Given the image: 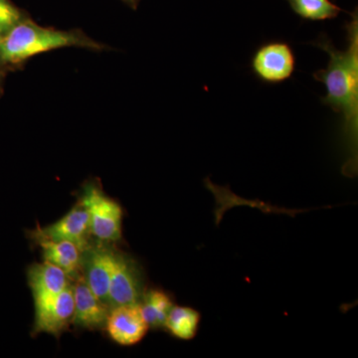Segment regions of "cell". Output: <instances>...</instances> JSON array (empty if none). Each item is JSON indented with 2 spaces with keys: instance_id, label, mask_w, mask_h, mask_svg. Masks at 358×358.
I'll return each mask as SVG.
<instances>
[{
  "instance_id": "6da1fadb",
  "label": "cell",
  "mask_w": 358,
  "mask_h": 358,
  "mask_svg": "<svg viewBox=\"0 0 358 358\" xmlns=\"http://www.w3.org/2000/svg\"><path fill=\"white\" fill-rule=\"evenodd\" d=\"M345 49L336 48L331 37L322 33L313 46L329 54L324 69L313 73V78L326 86L322 103L341 117V140L345 152L341 173L353 178L358 171V13L350 14L345 23Z\"/></svg>"
},
{
  "instance_id": "7a4b0ae2",
  "label": "cell",
  "mask_w": 358,
  "mask_h": 358,
  "mask_svg": "<svg viewBox=\"0 0 358 358\" xmlns=\"http://www.w3.org/2000/svg\"><path fill=\"white\" fill-rule=\"evenodd\" d=\"M71 46L98 50L102 48L81 33L41 27L23 18L8 31L0 35V67L21 64L38 54Z\"/></svg>"
},
{
  "instance_id": "3957f363",
  "label": "cell",
  "mask_w": 358,
  "mask_h": 358,
  "mask_svg": "<svg viewBox=\"0 0 358 358\" xmlns=\"http://www.w3.org/2000/svg\"><path fill=\"white\" fill-rule=\"evenodd\" d=\"M81 202L90 216L91 234L100 241L114 242L121 239L122 209L96 185L84 188Z\"/></svg>"
},
{
  "instance_id": "277c9868",
  "label": "cell",
  "mask_w": 358,
  "mask_h": 358,
  "mask_svg": "<svg viewBox=\"0 0 358 358\" xmlns=\"http://www.w3.org/2000/svg\"><path fill=\"white\" fill-rule=\"evenodd\" d=\"M254 75L263 83L278 85L293 77L296 55L291 45L273 40L261 45L251 59Z\"/></svg>"
},
{
  "instance_id": "5b68a950",
  "label": "cell",
  "mask_w": 358,
  "mask_h": 358,
  "mask_svg": "<svg viewBox=\"0 0 358 358\" xmlns=\"http://www.w3.org/2000/svg\"><path fill=\"white\" fill-rule=\"evenodd\" d=\"M143 294L145 280L141 266L127 254L115 251L108 298L109 307L140 303Z\"/></svg>"
},
{
  "instance_id": "8992f818",
  "label": "cell",
  "mask_w": 358,
  "mask_h": 358,
  "mask_svg": "<svg viewBox=\"0 0 358 358\" xmlns=\"http://www.w3.org/2000/svg\"><path fill=\"white\" fill-rule=\"evenodd\" d=\"M74 315L73 287L68 286L62 292L47 300L35 303V334L47 333L59 336L72 322Z\"/></svg>"
},
{
  "instance_id": "52a82bcc",
  "label": "cell",
  "mask_w": 358,
  "mask_h": 358,
  "mask_svg": "<svg viewBox=\"0 0 358 358\" xmlns=\"http://www.w3.org/2000/svg\"><path fill=\"white\" fill-rule=\"evenodd\" d=\"M115 250L105 243L89 246L83 252L84 281L99 300L109 307V287Z\"/></svg>"
},
{
  "instance_id": "ba28073f",
  "label": "cell",
  "mask_w": 358,
  "mask_h": 358,
  "mask_svg": "<svg viewBox=\"0 0 358 358\" xmlns=\"http://www.w3.org/2000/svg\"><path fill=\"white\" fill-rule=\"evenodd\" d=\"M106 327L115 343L126 346L140 343L150 329L143 319L140 303L110 308Z\"/></svg>"
},
{
  "instance_id": "9c48e42d",
  "label": "cell",
  "mask_w": 358,
  "mask_h": 358,
  "mask_svg": "<svg viewBox=\"0 0 358 358\" xmlns=\"http://www.w3.org/2000/svg\"><path fill=\"white\" fill-rule=\"evenodd\" d=\"M91 234L90 216L86 207L81 201L57 222L38 228L33 232L34 238H46L51 240H68L85 251L89 247L88 237Z\"/></svg>"
},
{
  "instance_id": "30bf717a",
  "label": "cell",
  "mask_w": 358,
  "mask_h": 358,
  "mask_svg": "<svg viewBox=\"0 0 358 358\" xmlns=\"http://www.w3.org/2000/svg\"><path fill=\"white\" fill-rule=\"evenodd\" d=\"M74 315L73 324L83 329H96L106 327L110 308L93 294L83 278L73 287Z\"/></svg>"
},
{
  "instance_id": "8fae6325",
  "label": "cell",
  "mask_w": 358,
  "mask_h": 358,
  "mask_svg": "<svg viewBox=\"0 0 358 358\" xmlns=\"http://www.w3.org/2000/svg\"><path fill=\"white\" fill-rule=\"evenodd\" d=\"M68 277L69 275L62 268L46 261L30 266L27 280L34 303L50 299L67 288L69 286Z\"/></svg>"
},
{
  "instance_id": "7c38bea8",
  "label": "cell",
  "mask_w": 358,
  "mask_h": 358,
  "mask_svg": "<svg viewBox=\"0 0 358 358\" xmlns=\"http://www.w3.org/2000/svg\"><path fill=\"white\" fill-rule=\"evenodd\" d=\"M41 247L44 261L62 268L68 275H75L82 267L83 251L68 240L35 238Z\"/></svg>"
},
{
  "instance_id": "4fadbf2b",
  "label": "cell",
  "mask_w": 358,
  "mask_h": 358,
  "mask_svg": "<svg viewBox=\"0 0 358 358\" xmlns=\"http://www.w3.org/2000/svg\"><path fill=\"white\" fill-rule=\"evenodd\" d=\"M140 306L148 327L159 329L166 326L167 315L173 308V303L171 296L164 292L150 289L143 294Z\"/></svg>"
},
{
  "instance_id": "5bb4252c",
  "label": "cell",
  "mask_w": 358,
  "mask_h": 358,
  "mask_svg": "<svg viewBox=\"0 0 358 358\" xmlns=\"http://www.w3.org/2000/svg\"><path fill=\"white\" fill-rule=\"evenodd\" d=\"M200 317V313L194 308L173 306L164 327L176 338L189 341L196 336Z\"/></svg>"
},
{
  "instance_id": "9a60e30c",
  "label": "cell",
  "mask_w": 358,
  "mask_h": 358,
  "mask_svg": "<svg viewBox=\"0 0 358 358\" xmlns=\"http://www.w3.org/2000/svg\"><path fill=\"white\" fill-rule=\"evenodd\" d=\"M292 10L301 20L324 21L334 20L343 11L329 0H287Z\"/></svg>"
},
{
  "instance_id": "2e32d148",
  "label": "cell",
  "mask_w": 358,
  "mask_h": 358,
  "mask_svg": "<svg viewBox=\"0 0 358 358\" xmlns=\"http://www.w3.org/2000/svg\"><path fill=\"white\" fill-rule=\"evenodd\" d=\"M24 17L10 0H0V35L8 31Z\"/></svg>"
},
{
  "instance_id": "e0dca14e",
  "label": "cell",
  "mask_w": 358,
  "mask_h": 358,
  "mask_svg": "<svg viewBox=\"0 0 358 358\" xmlns=\"http://www.w3.org/2000/svg\"><path fill=\"white\" fill-rule=\"evenodd\" d=\"M122 1L126 2L129 6H131V8L136 9L138 6V2L140 0H122Z\"/></svg>"
},
{
  "instance_id": "ac0fdd59",
  "label": "cell",
  "mask_w": 358,
  "mask_h": 358,
  "mask_svg": "<svg viewBox=\"0 0 358 358\" xmlns=\"http://www.w3.org/2000/svg\"><path fill=\"white\" fill-rule=\"evenodd\" d=\"M4 72L0 68V95H1L2 90H3Z\"/></svg>"
}]
</instances>
